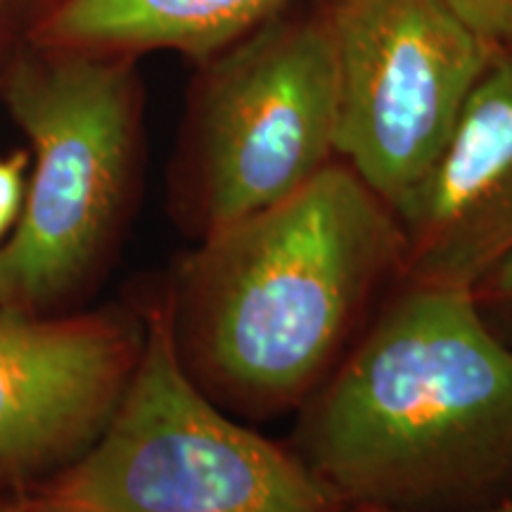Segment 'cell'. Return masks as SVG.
I'll return each mask as SVG.
<instances>
[{"label": "cell", "instance_id": "6da1fadb", "mask_svg": "<svg viewBox=\"0 0 512 512\" xmlns=\"http://www.w3.org/2000/svg\"><path fill=\"white\" fill-rule=\"evenodd\" d=\"M299 458L354 508L460 512L512 486V344L472 292L399 285L309 396Z\"/></svg>", "mask_w": 512, "mask_h": 512}, {"label": "cell", "instance_id": "7a4b0ae2", "mask_svg": "<svg viewBox=\"0 0 512 512\" xmlns=\"http://www.w3.org/2000/svg\"><path fill=\"white\" fill-rule=\"evenodd\" d=\"M389 204L335 159L287 200L204 235L166 299L183 366L219 406L309 401L396 278Z\"/></svg>", "mask_w": 512, "mask_h": 512}, {"label": "cell", "instance_id": "3957f363", "mask_svg": "<svg viewBox=\"0 0 512 512\" xmlns=\"http://www.w3.org/2000/svg\"><path fill=\"white\" fill-rule=\"evenodd\" d=\"M29 512H339L297 453L235 422L192 380L169 302L145 311L143 349L119 406Z\"/></svg>", "mask_w": 512, "mask_h": 512}, {"label": "cell", "instance_id": "277c9868", "mask_svg": "<svg viewBox=\"0 0 512 512\" xmlns=\"http://www.w3.org/2000/svg\"><path fill=\"white\" fill-rule=\"evenodd\" d=\"M0 79L36 166L0 247V311L43 316L81 287L114 240L131 190L138 93L124 55L46 46Z\"/></svg>", "mask_w": 512, "mask_h": 512}, {"label": "cell", "instance_id": "5b68a950", "mask_svg": "<svg viewBox=\"0 0 512 512\" xmlns=\"http://www.w3.org/2000/svg\"><path fill=\"white\" fill-rule=\"evenodd\" d=\"M328 3L278 12L204 60L192 117L202 238L287 200L337 159Z\"/></svg>", "mask_w": 512, "mask_h": 512}, {"label": "cell", "instance_id": "8992f818", "mask_svg": "<svg viewBox=\"0 0 512 512\" xmlns=\"http://www.w3.org/2000/svg\"><path fill=\"white\" fill-rule=\"evenodd\" d=\"M337 159L392 207L425 176L498 50L444 0H328Z\"/></svg>", "mask_w": 512, "mask_h": 512}, {"label": "cell", "instance_id": "52a82bcc", "mask_svg": "<svg viewBox=\"0 0 512 512\" xmlns=\"http://www.w3.org/2000/svg\"><path fill=\"white\" fill-rule=\"evenodd\" d=\"M143 349V323L114 313L0 311V470L64 467L112 418Z\"/></svg>", "mask_w": 512, "mask_h": 512}, {"label": "cell", "instance_id": "ba28073f", "mask_svg": "<svg viewBox=\"0 0 512 512\" xmlns=\"http://www.w3.org/2000/svg\"><path fill=\"white\" fill-rule=\"evenodd\" d=\"M389 209L396 285L472 292L512 254V46L498 50L425 176Z\"/></svg>", "mask_w": 512, "mask_h": 512}, {"label": "cell", "instance_id": "9c48e42d", "mask_svg": "<svg viewBox=\"0 0 512 512\" xmlns=\"http://www.w3.org/2000/svg\"><path fill=\"white\" fill-rule=\"evenodd\" d=\"M294 0H60L43 46L133 55L176 50L209 60Z\"/></svg>", "mask_w": 512, "mask_h": 512}, {"label": "cell", "instance_id": "30bf717a", "mask_svg": "<svg viewBox=\"0 0 512 512\" xmlns=\"http://www.w3.org/2000/svg\"><path fill=\"white\" fill-rule=\"evenodd\" d=\"M467 29L494 46H512V0H444Z\"/></svg>", "mask_w": 512, "mask_h": 512}, {"label": "cell", "instance_id": "8fae6325", "mask_svg": "<svg viewBox=\"0 0 512 512\" xmlns=\"http://www.w3.org/2000/svg\"><path fill=\"white\" fill-rule=\"evenodd\" d=\"M486 323L512 344V254L472 290Z\"/></svg>", "mask_w": 512, "mask_h": 512}, {"label": "cell", "instance_id": "7c38bea8", "mask_svg": "<svg viewBox=\"0 0 512 512\" xmlns=\"http://www.w3.org/2000/svg\"><path fill=\"white\" fill-rule=\"evenodd\" d=\"M27 155H19L0 159V240L15 230L19 214H22L24 192H27V183H24V174H27Z\"/></svg>", "mask_w": 512, "mask_h": 512}, {"label": "cell", "instance_id": "4fadbf2b", "mask_svg": "<svg viewBox=\"0 0 512 512\" xmlns=\"http://www.w3.org/2000/svg\"><path fill=\"white\" fill-rule=\"evenodd\" d=\"M354 512H392V510H375V508H354ZM460 512H512V498L494 505H484V508L475 510H460Z\"/></svg>", "mask_w": 512, "mask_h": 512}, {"label": "cell", "instance_id": "5bb4252c", "mask_svg": "<svg viewBox=\"0 0 512 512\" xmlns=\"http://www.w3.org/2000/svg\"><path fill=\"white\" fill-rule=\"evenodd\" d=\"M0 512H29V510L24 503H5L3 508H0Z\"/></svg>", "mask_w": 512, "mask_h": 512}, {"label": "cell", "instance_id": "9a60e30c", "mask_svg": "<svg viewBox=\"0 0 512 512\" xmlns=\"http://www.w3.org/2000/svg\"><path fill=\"white\" fill-rule=\"evenodd\" d=\"M15 3H17V0H0V12H3V10H8L10 5H15Z\"/></svg>", "mask_w": 512, "mask_h": 512}, {"label": "cell", "instance_id": "2e32d148", "mask_svg": "<svg viewBox=\"0 0 512 512\" xmlns=\"http://www.w3.org/2000/svg\"><path fill=\"white\" fill-rule=\"evenodd\" d=\"M3 505H5V501H0V508H3Z\"/></svg>", "mask_w": 512, "mask_h": 512}]
</instances>
